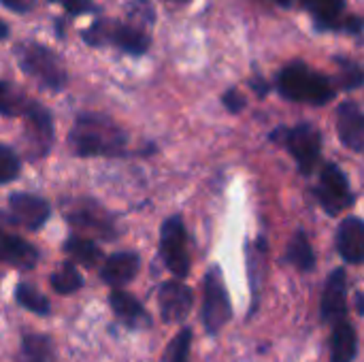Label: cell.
<instances>
[{"instance_id": "cell-1", "label": "cell", "mask_w": 364, "mask_h": 362, "mask_svg": "<svg viewBox=\"0 0 364 362\" xmlns=\"http://www.w3.org/2000/svg\"><path fill=\"white\" fill-rule=\"evenodd\" d=\"M68 145L79 158H117L126 154L128 134L109 115L81 113L68 132Z\"/></svg>"}, {"instance_id": "cell-2", "label": "cell", "mask_w": 364, "mask_h": 362, "mask_svg": "<svg viewBox=\"0 0 364 362\" xmlns=\"http://www.w3.org/2000/svg\"><path fill=\"white\" fill-rule=\"evenodd\" d=\"M275 90L282 98L290 102H303L314 107H324L335 98L333 79L311 68L303 60H294L286 64L275 77Z\"/></svg>"}, {"instance_id": "cell-3", "label": "cell", "mask_w": 364, "mask_h": 362, "mask_svg": "<svg viewBox=\"0 0 364 362\" xmlns=\"http://www.w3.org/2000/svg\"><path fill=\"white\" fill-rule=\"evenodd\" d=\"M81 38L90 47H117L122 53L134 58L145 55L151 47L149 30L117 17H98L81 32Z\"/></svg>"}, {"instance_id": "cell-4", "label": "cell", "mask_w": 364, "mask_h": 362, "mask_svg": "<svg viewBox=\"0 0 364 362\" xmlns=\"http://www.w3.org/2000/svg\"><path fill=\"white\" fill-rule=\"evenodd\" d=\"M13 55L17 60V66L45 90L60 92L66 87L68 83L66 66L51 47L28 38V41H19L13 47Z\"/></svg>"}, {"instance_id": "cell-5", "label": "cell", "mask_w": 364, "mask_h": 362, "mask_svg": "<svg viewBox=\"0 0 364 362\" xmlns=\"http://www.w3.org/2000/svg\"><path fill=\"white\" fill-rule=\"evenodd\" d=\"M269 139L290 151V156L294 158V162L303 175L314 173L316 164L320 162V154H322V134H320L318 126H314L309 122L296 124L292 128L279 126L271 132Z\"/></svg>"}, {"instance_id": "cell-6", "label": "cell", "mask_w": 364, "mask_h": 362, "mask_svg": "<svg viewBox=\"0 0 364 362\" xmlns=\"http://www.w3.org/2000/svg\"><path fill=\"white\" fill-rule=\"evenodd\" d=\"M160 258L177 280L190 275L188 233L179 215H171L160 228Z\"/></svg>"}, {"instance_id": "cell-7", "label": "cell", "mask_w": 364, "mask_h": 362, "mask_svg": "<svg viewBox=\"0 0 364 362\" xmlns=\"http://www.w3.org/2000/svg\"><path fill=\"white\" fill-rule=\"evenodd\" d=\"M232 318L230 297L224 286L220 267H211L205 277V301H203V322L209 335H218Z\"/></svg>"}, {"instance_id": "cell-8", "label": "cell", "mask_w": 364, "mask_h": 362, "mask_svg": "<svg viewBox=\"0 0 364 362\" xmlns=\"http://www.w3.org/2000/svg\"><path fill=\"white\" fill-rule=\"evenodd\" d=\"M314 194L320 201V205L324 207V211L331 215H339L341 211L352 207L356 201L346 173L335 162L324 164V169L320 173V181L314 188Z\"/></svg>"}, {"instance_id": "cell-9", "label": "cell", "mask_w": 364, "mask_h": 362, "mask_svg": "<svg viewBox=\"0 0 364 362\" xmlns=\"http://www.w3.org/2000/svg\"><path fill=\"white\" fill-rule=\"evenodd\" d=\"M23 117V137L26 151L32 160L45 158L53 145V117L47 107L32 100Z\"/></svg>"}, {"instance_id": "cell-10", "label": "cell", "mask_w": 364, "mask_h": 362, "mask_svg": "<svg viewBox=\"0 0 364 362\" xmlns=\"http://www.w3.org/2000/svg\"><path fill=\"white\" fill-rule=\"evenodd\" d=\"M64 218L68 220L70 226L92 233L96 237H113L115 235V224L111 213H107L96 201L90 198H73L70 205L64 207Z\"/></svg>"}, {"instance_id": "cell-11", "label": "cell", "mask_w": 364, "mask_h": 362, "mask_svg": "<svg viewBox=\"0 0 364 362\" xmlns=\"http://www.w3.org/2000/svg\"><path fill=\"white\" fill-rule=\"evenodd\" d=\"M158 305H160V316L166 324H179L190 316L194 305V294L179 280L164 282L158 290Z\"/></svg>"}, {"instance_id": "cell-12", "label": "cell", "mask_w": 364, "mask_h": 362, "mask_svg": "<svg viewBox=\"0 0 364 362\" xmlns=\"http://www.w3.org/2000/svg\"><path fill=\"white\" fill-rule=\"evenodd\" d=\"M49 203L36 194H13L9 198V220L28 230H38L49 220Z\"/></svg>"}, {"instance_id": "cell-13", "label": "cell", "mask_w": 364, "mask_h": 362, "mask_svg": "<svg viewBox=\"0 0 364 362\" xmlns=\"http://www.w3.org/2000/svg\"><path fill=\"white\" fill-rule=\"evenodd\" d=\"M337 132L341 143L354 154L364 151V113L356 100H343L337 107Z\"/></svg>"}, {"instance_id": "cell-14", "label": "cell", "mask_w": 364, "mask_h": 362, "mask_svg": "<svg viewBox=\"0 0 364 362\" xmlns=\"http://www.w3.org/2000/svg\"><path fill=\"white\" fill-rule=\"evenodd\" d=\"M314 19V28L320 32H341L348 17V0H294Z\"/></svg>"}, {"instance_id": "cell-15", "label": "cell", "mask_w": 364, "mask_h": 362, "mask_svg": "<svg viewBox=\"0 0 364 362\" xmlns=\"http://www.w3.org/2000/svg\"><path fill=\"white\" fill-rule=\"evenodd\" d=\"M346 292H348V275L343 269H335L333 275L326 280L324 294H322V320L324 322H339L348 318V303H346Z\"/></svg>"}, {"instance_id": "cell-16", "label": "cell", "mask_w": 364, "mask_h": 362, "mask_svg": "<svg viewBox=\"0 0 364 362\" xmlns=\"http://www.w3.org/2000/svg\"><path fill=\"white\" fill-rule=\"evenodd\" d=\"M141 269V258L134 252H117L111 254L102 269H100V277L107 286H111L113 290H122L124 286H128L136 273Z\"/></svg>"}, {"instance_id": "cell-17", "label": "cell", "mask_w": 364, "mask_h": 362, "mask_svg": "<svg viewBox=\"0 0 364 362\" xmlns=\"http://www.w3.org/2000/svg\"><path fill=\"white\" fill-rule=\"evenodd\" d=\"M337 250L350 265H363L364 260V224L360 218L350 215L337 230Z\"/></svg>"}, {"instance_id": "cell-18", "label": "cell", "mask_w": 364, "mask_h": 362, "mask_svg": "<svg viewBox=\"0 0 364 362\" xmlns=\"http://www.w3.org/2000/svg\"><path fill=\"white\" fill-rule=\"evenodd\" d=\"M0 262L17 269H34L38 262V252L21 237L0 230Z\"/></svg>"}, {"instance_id": "cell-19", "label": "cell", "mask_w": 364, "mask_h": 362, "mask_svg": "<svg viewBox=\"0 0 364 362\" xmlns=\"http://www.w3.org/2000/svg\"><path fill=\"white\" fill-rule=\"evenodd\" d=\"M358 356V333L346 318L333 324L331 335V362H354Z\"/></svg>"}, {"instance_id": "cell-20", "label": "cell", "mask_w": 364, "mask_h": 362, "mask_svg": "<svg viewBox=\"0 0 364 362\" xmlns=\"http://www.w3.org/2000/svg\"><path fill=\"white\" fill-rule=\"evenodd\" d=\"M109 303H111V309L113 314L128 326H139V324H149V316L145 312V307L128 292L124 290H113L111 297H109Z\"/></svg>"}, {"instance_id": "cell-21", "label": "cell", "mask_w": 364, "mask_h": 362, "mask_svg": "<svg viewBox=\"0 0 364 362\" xmlns=\"http://www.w3.org/2000/svg\"><path fill=\"white\" fill-rule=\"evenodd\" d=\"M55 346L47 335H23L15 362H55Z\"/></svg>"}, {"instance_id": "cell-22", "label": "cell", "mask_w": 364, "mask_h": 362, "mask_svg": "<svg viewBox=\"0 0 364 362\" xmlns=\"http://www.w3.org/2000/svg\"><path fill=\"white\" fill-rule=\"evenodd\" d=\"M30 102L32 98H28V94L19 85H15L13 81L0 79V115L21 117L28 111Z\"/></svg>"}, {"instance_id": "cell-23", "label": "cell", "mask_w": 364, "mask_h": 362, "mask_svg": "<svg viewBox=\"0 0 364 362\" xmlns=\"http://www.w3.org/2000/svg\"><path fill=\"white\" fill-rule=\"evenodd\" d=\"M286 262H290L292 267H296L303 273H309L316 269V254H314V247H311L305 230H299L294 235V239L290 241L288 252H286Z\"/></svg>"}, {"instance_id": "cell-24", "label": "cell", "mask_w": 364, "mask_h": 362, "mask_svg": "<svg viewBox=\"0 0 364 362\" xmlns=\"http://www.w3.org/2000/svg\"><path fill=\"white\" fill-rule=\"evenodd\" d=\"M64 252L73 262H79L83 267H94L102 258V252L96 245V241L83 237H68L64 243Z\"/></svg>"}, {"instance_id": "cell-25", "label": "cell", "mask_w": 364, "mask_h": 362, "mask_svg": "<svg viewBox=\"0 0 364 362\" xmlns=\"http://www.w3.org/2000/svg\"><path fill=\"white\" fill-rule=\"evenodd\" d=\"M124 13H126V17H124L126 21H130L143 30H149V32L158 21V13H156V6L151 0H126Z\"/></svg>"}, {"instance_id": "cell-26", "label": "cell", "mask_w": 364, "mask_h": 362, "mask_svg": "<svg viewBox=\"0 0 364 362\" xmlns=\"http://www.w3.org/2000/svg\"><path fill=\"white\" fill-rule=\"evenodd\" d=\"M335 64L339 68L337 73V85L339 90H346V92H354L358 87H363L364 81V73L363 66L352 60V58H343V55H335Z\"/></svg>"}, {"instance_id": "cell-27", "label": "cell", "mask_w": 364, "mask_h": 362, "mask_svg": "<svg viewBox=\"0 0 364 362\" xmlns=\"http://www.w3.org/2000/svg\"><path fill=\"white\" fill-rule=\"evenodd\" d=\"M83 286V277L81 273L77 271V267L73 262H64L60 265L53 275H51V288L58 292V294H73L77 292L79 288Z\"/></svg>"}, {"instance_id": "cell-28", "label": "cell", "mask_w": 364, "mask_h": 362, "mask_svg": "<svg viewBox=\"0 0 364 362\" xmlns=\"http://www.w3.org/2000/svg\"><path fill=\"white\" fill-rule=\"evenodd\" d=\"M15 301L23 309H28V312H32L36 316H49V309H51L49 301L34 286H30V284H19L15 288Z\"/></svg>"}, {"instance_id": "cell-29", "label": "cell", "mask_w": 364, "mask_h": 362, "mask_svg": "<svg viewBox=\"0 0 364 362\" xmlns=\"http://www.w3.org/2000/svg\"><path fill=\"white\" fill-rule=\"evenodd\" d=\"M190 348H192V331L183 329L177 333V337L171 341L168 350L164 352L162 362H190Z\"/></svg>"}, {"instance_id": "cell-30", "label": "cell", "mask_w": 364, "mask_h": 362, "mask_svg": "<svg viewBox=\"0 0 364 362\" xmlns=\"http://www.w3.org/2000/svg\"><path fill=\"white\" fill-rule=\"evenodd\" d=\"M19 171H21V162H19V156L0 143V183H11L19 177Z\"/></svg>"}, {"instance_id": "cell-31", "label": "cell", "mask_w": 364, "mask_h": 362, "mask_svg": "<svg viewBox=\"0 0 364 362\" xmlns=\"http://www.w3.org/2000/svg\"><path fill=\"white\" fill-rule=\"evenodd\" d=\"M51 4H58L66 11L68 17H81V15H92L98 11V4L94 0H47Z\"/></svg>"}, {"instance_id": "cell-32", "label": "cell", "mask_w": 364, "mask_h": 362, "mask_svg": "<svg viewBox=\"0 0 364 362\" xmlns=\"http://www.w3.org/2000/svg\"><path fill=\"white\" fill-rule=\"evenodd\" d=\"M222 105L226 107V111L228 113H241L243 109H245V105H247V100H245V96L237 90V87H228L226 92H224V96H222Z\"/></svg>"}, {"instance_id": "cell-33", "label": "cell", "mask_w": 364, "mask_h": 362, "mask_svg": "<svg viewBox=\"0 0 364 362\" xmlns=\"http://www.w3.org/2000/svg\"><path fill=\"white\" fill-rule=\"evenodd\" d=\"M36 2H38V0H0V4H2L6 11L15 13V15H26V13H30V11L36 6Z\"/></svg>"}, {"instance_id": "cell-34", "label": "cell", "mask_w": 364, "mask_h": 362, "mask_svg": "<svg viewBox=\"0 0 364 362\" xmlns=\"http://www.w3.org/2000/svg\"><path fill=\"white\" fill-rule=\"evenodd\" d=\"M247 85L254 90V94H256L258 98H264V96L271 92V85L267 83V79H264L262 75H254V77H250V79H247Z\"/></svg>"}, {"instance_id": "cell-35", "label": "cell", "mask_w": 364, "mask_h": 362, "mask_svg": "<svg viewBox=\"0 0 364 362\" xmlns=\"http://www.w3.org/2000/svg\"><path fill=\"white\" fill-rule=\"evenodd\" d=\"M267 2L277 4V6H282V9H290V6H294V0H267Z\"/></svg>"}, {"instance_id": "cell-36", "label": "cell", "mask_w": 364, "mask_h": 362, "mask_svg": "<svg viewBox=\"0 0 364 362\" xmlns=\"http://www.w3.org/2000/svg\"><path fill=\"white\" fill-rule=\"evenodd\" d=\"M9 34H11V30H9V23L0 19V41L9 38Z\"/></svg>"}, {"instance_id": "cell-37", "label": "cell", "mask_w": 364, "mask_h": 362, "mask_svg": "<svg viewBox=\"0 0 364 362\" xmlns=\"http://www.w3.org/2000/svg\"><path fill=\"white\" fill-rule=\"evenodd\" d=\"M356 312H358L360 316H363V314H364V307H363V292H358V294H356Z\"/></svg>"}, {"instance_id": "cell-38", "label": "cell", "mask_w": 364, "mask_h": 362, "mask_svg": "<svg viewBox=\"0 0 364 362\" xmlns=\"http://www.w3.org/2000/svg\"><path fill=\"white\" fill-rule=\"evenodd\" d=\"M166 2H177V4H186V2H190V0H166Z\"/></svg>"}]
</instances>
